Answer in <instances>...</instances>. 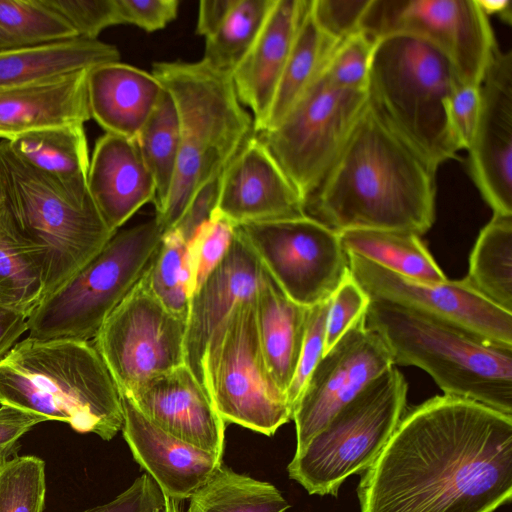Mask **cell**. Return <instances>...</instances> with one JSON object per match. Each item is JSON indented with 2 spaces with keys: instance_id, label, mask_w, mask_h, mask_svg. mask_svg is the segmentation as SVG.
<instances>
[{
  "instance_id": "cell-1",
  "label": "cell",
  "mask_w": 512,
  "mask_h": 512,
  "mask_svg": "<svg viewBox=\"0 0 512 512\" xmlns=\"http://www.w3.org/2000/svg\"><path fill=\"white\" fill-rule=\"evenodd\" d=\"M512 496V415L435 396L405 412L363 472L361 512H494Z\"/></svg>"
},
{
  "instance_id": "cell-2",
  "label": "cell",
  "mask_w": 512,
  "mask_h": 512,
  "mask_svg": "<svg viewBox=\"0 0 512 512\" xmlns=\"http://www.w3.org/2000/svg\"><path fill=\"white\" fill-rule=\"evenodd\" d=\"M436 170L367 103L342 151L306 203V214L336 232L425 234L435 221Z\"/></svg>"
},
{
  "instance_id": "cell-3",
  "label": "cell",
  "mask_w": 512,
  "mask_h": 512,
  "mask_svg": "<svg viewBox=\"0 0 512 512\" xmlns=\"http://www.w3.org/2000/svg\"><path fill=\"white\" fill-rule=\"evenodd\" d=\"M0 209L12 235L41 273L44 299L115 234L88 188L66 187L18 157L5 140L0 142Z\"/></svg>"
},
{
  "instance_id": "cell-4",
  "label": "cell",
  "mask_w": 512,
  "mask_h": 512,
  "mask_svg": "<svg viewBox=\"0 0 512 512\" xmlns=\"http://www.w3.org/2000/svg\"><path fill=\"white\" fill-rule=\"evenodd\" d=\"M0 404L105 441L123 425L118 388L91 341L28 336L17 342L0 359Z\"/></svg>"
},
{
  "instance_id": "cell-5",
  "label": "cell",
  "mask_w": 512,
  "mask_h": 512,
  "mask_svg": "<svg viewBox=\"0 0 512 512\" xmlns=\"http://www.w3.org/2000/svg\"><path fill=\"white\" fill-rule=\"evenodd\" d=\"M151 73L171 96L179 121V155L167 201L155 218L163 234L180 220L194 193L220 175L255 133L230 73L197 62L160 61Z\"/></svg>"
},
{
  "instance_id": "cell-6",
  "label": "cell",
  "mask_w": 512,
  "mask_h": 512,
  "mask_svg": "<svg viewBox=\"0 0 512 512\" xmlns=\"http://www.w3.org/2000/svg\"><path fill=\"white\" fill-rule=\"evenodd\" d=\"M365 323L387 344L395 366L419 367L444 395L512 415V347L379 299H370Z\"/></svg>"
},
{
  "instance_id": "cell-7",
  "label": "cell",
  "mask_w": 512,
  "mask_h": 512,
  "mask_svg": "<svg viewBox=\"0 0 512 512\" xmlns=\"http://www.w3.org/2000/svg\"><path fill=\"white\" fill-rule=\"evenodd\" d=\"M460 83L445 55L404 33L377 39L367 86L368 103L436 171L457 158L449 129L448 99Z\"/></svg>"
},
{
  "instance_id": "cell-8",
  "label": "cell",
  "mask_w": 512,
  "mask_h": 512,
  "mask_svg": "<svg viewBox=\"0 0 512 512\" xmlns=\"http://www.w3.org/2000/svg\"><path fill=\"white\" fill-rule=\"evenodd\" d=\"M408 385L392 366L343 406L287 467L289 478L309 494L337 496L351 475L377 458L406 408Z\"/></svg>"
},
{
  "instance_id": "cell-9",
  "label": "cell",
  "mask_w": 512,
  "mask_h": 512,
  "mask_svg": "<svg viewBox=\"0 0 512 512\" xmlns=\"http://www.w3.org/2000/svg\"><path fill=\"white\" fill-rule=\"evenodd\" d=\"M163 231L156 218L117 231L27 318L29 337L90 341L141 277Z\"/></svg>"
},
{
  "instance_id": "cell-10",
  "label": "cell",
  "mask_w": 512,
  "mask_h": 512,
  "mask_svg": "<svg viewBox=\"0 0 512 512\" xmlns=\"http://www.w3.org/2000/svg\"><path fill=\"white\" fill-rule=\"evenodd\" d=\"M204 373L214 406L225 423L272 436L292 419L293 409L262 354L254 298L241 302L213 334L204 357Z\"/></svg>"
},
{
  "instance_id": "cell-11",
  "label": "cell",
  "mask_w": 512,
  "mask_h": 512,
  "mask_svg": "<svg viewBox=\"0 0 512 512\" xmlns=\"http://www.w3.org/2000/svg\"><path fill=\"white\" fill-rule=\"evenodd\" d=\"M367 103V91L334 87L320 75L275 128L257 134L305 204L339 156Z\"/></svg>"
},
{
  "instance_id": "cell-12",
  "label": "cell",
  "mask_w": 512,
  "mask_h": 512,
  "mask_svg": "<svg viewBox=\"0 0 512 512\" xmlns=\"http://www.w3.org/2000/svg\"><path fill=\"white\" fill-rule=\"evenodd\" d=\"M235 229L282 291L302 306L330 298L349 274L339 233L307 214Z\"/></svg>"
},
{
  "instance_id": "cell-13",
  "label": "cell",
  "mask_w": 512,
  "mask_h": 512,
  "mask_svg": "<svg viewBox=\"0 0 512 512\" xmlns=\"http://www.w3.org/2000/svg\"><path fill=\"white\" fill-rule=\"evenodd\" d=\"M362 30L374 39L404 33L426 40L469 85L481 84L498 47L476 0H371Z\"/></svg>"
},
{
  "instance_id": "cell-14",
  "label": "cell",
  "mask_w": 512,
  "mask_h": 512,
  "mask_svg": "<svg viewBox=\"0 0 512 512\" xmlns=\"http://www.w3.org/2000/svg\"><path fill=\"white\" fill-rule=\"evenodd\" d=\"M187 320L150 292L142 275L108 315L93 344L118 390L128 393L145 380L184 363Z\"/></svg>"
},
{
  "instance_id": "cell-15",
  "label": "cell",
  "mask_w": 512,
  "mask_h": 512,
  "mask_svg": "<svg viewBox=\"0 0 512 512\" xmlns=\"http://www.w3.org/2000/svg\"><path fill=\"white\" fill-rule=\"evenodd\" d=\"M349 272L370 299L388 301L446 322L486 341L512 347V313L479 294L464 278L414 280L347 253Z\"/></svg>"
},
{
  "instance_id": "cell-16",
  "label": "cell",
  "mask_w": 512,
  "mask_h": 512,
  "mask_svg": "<svg viewBox=\"0 0 512 512\" xmlns=\"http://www.w3.org/2000/svg\"><path fill=\"white\" fill-rule=\"evenodd\" d=\"M392 366L381 336L365 323V314L322 356L295 406L296 451L347 403Z\"/></svg>"
},
{
  "instance_id": "cell-17",
  "label": "cell",
  "mask_w": 512,
  "mask_h": 512,
  "mask_svg": "<svg viewBox=\"0 0 512 512\" xmlns=\"http://www.w3.org/2000/svg\"><path fill=\"white\" fill-rule=\"evenodd\" d=\"M470 176L493 214L512 216V52L499 47L480 84Z\"/></svg>"
},
{
  "instance_id": "cell-18",
  "label": "cell",
  "mask_w": 512,
  "mask_h": 512,
  "mask_svg": "<svg viewBox=\"0 0 512 512\" xmlns=\"http://www.w3.org/2000/svg\"><path fill=\"white\" fill-rule=\"evenodd\" d=\"M234 226L306 215V204L257 134L221 174L214 210Z\"/></svg>"
},
{
  "instance_id": "cell-19",
  "label": "cell",
  "mask_w": 512,
  "mask_h": 512,
  "mask_svg": "<svg viewBox=\"0 0 512 512\" xmlns=\"http://www.w3.org/2000/svg\"><path fill=\"white\" fill-rule=\"evenodd\" d=\"M121 393L160 429L223 456L225 422L209 392L185 364L145 380L128 393Z\"/></svg>"
},
{
  "instance_id": "cell-20",
  "label": "cell",
  "mask_w": 512,
  "mask_h": 512,
  "mask_svg": "<svg viewBox=\"0 0 512 512\" xmlns=\"http://www.w3.org/2000/svg\"><path fill=\"white\" fill-rule=\"evenodd\" d=\"M261 269L258 257L235 229L225 257L191 297L184 363L208 392L204 357L210 339L241 302L254 298Z\"/></svg>"
},
{
  "instance_id": "cell-21",
  "label": "cell",
  "mask_w": 512,
  "mask_h": 512,
  "mask_svg": "<svg viewBox=\"0 0 512 512\" xmlns=\"http://www.w3.org/2000/svg\"><path fill=\"white\" fill-rule=\"evenodd\" d=\"M119 394L123 408L121 431L133 458L164 496L189 499L223 463L222 457L160 429L125 394Z\"/></svg>"
},
{
  "instance_id": "cell-22",
  "label": "cell",
  "mask_w": 512,
  "mask_h": 512,
  "mask_svg": "<svg viewBox=\"0 0 512 512\" xmlns=\"http://www.w3.org/2000/svg\"><path fill=\"white\" fill-rule=\"evenodd\" d=\"M308 0H274L252 46L232 72L240 103L252 112L254 132L267 117Z\"/></svg>"
},
{
  "instance_id": "cell-23",
  "label": "cell",
  "mask_w": 512,
  "mask_h": 512,
  "mask_svg": "<svg viewBox=\"0 0 512 512\" xmlns=\"http://www.w3.org/2000/svg\"><path fill=\"white\" fill-rule=\"evenodd\" d=\"M89 194L114 233L155 197V184L133 139L106 133L98 138L87 175Z\"/></svg>"
},
{
  "instance_id": "cell-24",
  "label": "cell",
  "mask_w": 512,
  "mask_h": 512,
  "mask_svg": "<svg viewBox=\"0 0 512 512\" xmlns=\"http://www.w3.org/2000/svg\"><path fill=\"white\" fill-rule=\"evenodd\" d=\"M89 69L0 92V138L11 141L31 131L84 125L91 119Z\"/></svg>"
},
{
  "instance_id": "cell-25",
  "label": "cell",
  "mask_w": 512,
  "mask_h": 512,
  "mask_svg": "<svg viewBox=\"0 0 512 512\" xmlns=\"http://www.w3.org/2000/svg\"><path fill=\"white\" fill-rule=\"evenodd\" d=\"M162 91L152 73L119 61L100 64L88 71L91 119L106 133L134 140Z\"/></svg>"
},
{
  "instance_id": "cell-26",
  "label": "cell",
  "mask_w": 512,
  "mask_h": 512,
  "mask_svg": "<svg viewBox=\"0 0 512 512\" xmlns=\"http://www.w3.org/2000/svg\"><path fill=\"white\" fill-rule=\"evenodd\" d=\"M254 304L264 360L275 383L287 396L301 353L308 307L291 300L263 266Z\"/></svg>"
},
{
  "instance_id": "cell-27",
  "label": "cell",
  "mask_w": 512,
  "mask_h": 512,
  "mask_svg": "<svg viewBox=\"0 0 512 512\" xmlns=\"http://www.w3.org/2000/svg\"><path fill=\"white\" fill-rule=\"evenodd\" d=\"M120 60L118 49L98 39L69 40L0 51V92Z\"/></svg>"
},
{
  "instance_id": "cell-28",
  "label": "cell",
  "mask_w": 512,
  "mask_h": 512,
  "mask_svg": "<svg viewBox=\"0 0 512 512\" xmlns=\"http://www.w3.org/2000/svg\"><path fill=\"white\" fill-rule=\"evenodd\" d=\"M7 142L18 157L66 187L88 188L90 157L84 125L31 131Z\"/></svg>"
},
{
  "instance_id": "cell-29",
  "label": "cell",
  "mask_w": 512,
  "mask_h": 512,
  "mask_svg": "<svg viewBox=\"0 0 512 512\" xmlns=\"http://www.w3.org/2000/svg\"><path fill=\"white\" fill-rule=\"evenodd\" d=\"M337 43L317 26L308 0L269 112L258 133L272 130L282 121L297 100L320 77Z\"/></svg>"
},
{
  "instance_id": "cell-30",
  "label": "cell",
  "mask_w": 512,
  "mask_h": 512,
  "mask_svg": "<svg viewBox=\"0 0 512 512\" xmlns=\"http://www.w3.org/2000/svg\"><path fill=\"white\" fill-rule=\"evenodd\" d=\"M338 233L347 253L397 274L426 282L448 279L420 236L414 233L379 229H349Z\"/></svg>"
},
{
  "instance_id": "cell-31",
  "label": "cell",
  "mask_w": 512,
  "mask_h": 512,
  "mask_svg": "<svg viewBox=\"0 0 512 512\" xmlns=\"http://www.w3.org/2000/svg\"><path fill=\"white\" fill-rule=\"evenodd\" d=\"M465 279L488 301L512 313V216L493 214L481 229Z\"/></svg>"
},
{
  "instance_id": "cell-32",
  "label": "cell",
  "mask_w": 512,
  "mask_h": 512,
  "mask_svg": "<svg viewBox=\"0 0 512 512\" xmlns=\"http://www.w3.org/2000/svg\"><path fill=\"white\" fill-rule=\"evenodd\" d=\"M289 503L271 483L223 465L189 498L187 512H286Z\"/></svg>"
},
{
  "instance_id": "cell-33",
  "label": "cell",
  "mask_w": 512,
  "mask_h": 512,
  "mask_svg": "<svg viewBox=\"0 0 512 512\" xmlns=\"http://www.w3.org/2000/svg\"><path fill=\"white\" fill-rule=\"evenodd\" d=\"M134 141L155 184L153 204L158 214L169 196L179 155L177 110L164 88Z\"/></svg>"
},
{
  "instance_id": "cell-34",
  "label": "cell",
  "mask_w": 512,
  "mask_h": 512,
  "mask_svg": "<svg viewBox=\"0 0 512 512\" xmlns=\"http://www.w3.org/2000/svg\"><path fill=\"white\" fill-rule=\"evenodd\" d=\"M142 278L165 308L187 320L193 295L192 276L187 242L176 230L162 235Z\"/></svg>"
},
{
  "instance_id": "cell-35",
  "label": "cell",
  "mask_w": 512,
  "mask_h": 512,
  "mask_svg": "<svg viewBox=\"0 0 512 512\" xmlns=\"http://www.w3.org/2000/svg\"><path fill=\"white\" fill-rule=\"evenodd\" d=\"M77 38L44 0H0V51Z\"/></svg>"
},
{
  "instance_id": "cell-36",
  "label": "cell",
  "mask_w": 512,
  "mask_h": 512,
  "mask_svg": "<svg viewBox=\"0 0 512 512\" xmlns=\"http://www.w3.org/2000/svg\"><path fill=\"white\" fill-rule=\"evenodd\" d=\"M273 1L237 0L218 29L205 38L202 60L232 74L255 41Z\"/></svg>"
},
{
  "instance_id": "cell-37",
  "label": "cell",
  "mask_w": 512,
  "mask_h": 512,
  "mask_svg": "<svg viewBox=\"0 0 512 512\" xmlns=\"http://www.w3.org/2000/svg\"><path fill=\"white\" fill-rule=\"evenodd\" d=\"M44 297L41 273L12 235L0 209V307L28 318Z\"/></svg>"
},
{
  "instance_id": "cell-38",
  "label": "cell",
  "mask_w": 512,
  "mask_h": 512,
  "mask_svg": "<svg viewBox=\"0 0 512 512\" xmlns=\"http://www.w3.org/2000/svg\"><path fill=\"white\" fill-rule=\"evenodd\" d=\"M45 462L34 455H16L0 462V512H43Z\"/></svg>"
},
{
  "instance_id": "cell-39",
  "label": "cell",
  "mask_w": 512,
  "mask_h": 512,
  "mask_svg": "<svg viewBox=\"0 0 512 512\" xmlns=\"http://www.w3.org/2000/svg\"><path fill=\"white\" fill-rule=\"evenodd\" d=\"M376 41L363 30L339 41L328 57L321 76L340 89L367 91Z\"/></svg>"
},
{
  "instance_id": "cell-40",
  "label": "cell",
  "mask_w": 512,
  "mask_h": 512,
  "mask_svg": "<svg viewBox=\"0 0 512 512\" xmlns=\"http://www.w3.org/2000/svg\"><path fill=\"white\" fill-rule=\"evenodd\" d=\"M234 235L235 226L214 211L187 243L193 294L225 257Z\"/></svg>"
},
{
  "instance_id": "cell-41",
  "label": "cell",
  "mask_w": 512,
  "mask_h": 512,
  "mask_svg": "<svg viewBox=\"0 0 512 512\" xmlns=\"http://www.w3.org/2000/svg\"><path fill=\"white\" fill-rule=\"evenodd\" d=\"M75 31L95 40L106 28L122 24L117 0H44Z\"/></svg>"
},
{
  "instance_id": "cell-42",
  "label": "cell",
  "mask_w": 512,
  "mask_h": 512,
  "mask_svg": "<svg viewBox=\"0 0 512 512\" xmlns=\"http://www.w3.org/2000/svg\"><path fill=\"white\" fill-rule=\"evenodd\" d=\"M331 297L308 307L301 353L294 377L287 391V399L292 409H294L310 374L324 354L326 325Z\"/></svg>"
},
{
  "instance_id": "cell-43",
  "label": "cell",
  "mask_w": 512,
  "mask_h": 512,
  "mask_svg": "<svg viewBox=\"0 0 512 512\" xmlns=\"http://www.w3.org/2000/svg\"><path fill=\"white\" fill-rule=\"evenodd\" d=\"M371 0H310L312 17L320 30L339 42L362 30Z\"/></svg>"
},
{
  "instance_id": "cell-44",
  "label": "cell",
  "mask_w": 512,
  "mask_h": 512,
  "mask_svg": "<svg viewBox=\"0 0 512 512\" xmlns=\"http://www.w3.org/2000/svg\"><path fill=\"white\" fill-rule=\"evenodd\" d=\"M369 303V296L349 272L331 297L324 353L344 335L357 319L366 313Z\"/></svg>"
},
{
  "instance_id": "cell-45",
  "label": "cell",
  "mask_w": 512,
  "mask_h": 512,
  "mask_svg": "<svg viewBox=\"0 0 512 512\" xmlns=\"http://www.w3.org/2000/svg\"><path fill=\"white\" fill-rule=\"evenodd\" d=\"M480 85L458 83L447 103L449 129L459 151L468 150L480 113Z\"/></svg>"
},
{
  "instance_id": "cell-46",
  "label": "cell",
  "mask_w": 512,
  "mask_h": 512,
  "mask_svg": "<svg viewBox=\"0 0 512 512\" xmlns=\"http://www.w3.org/2000/svg\"><path fill=\"white\" fill-rule=\"evenodd\" d=\"M122 24L147 32L165 28L178 14V0H117Z\"/></svg>"
},
{
  "instance_id": "cell-47",
  "label": "cell",
  "mask_w": 512,
  "mask_h": 512,
  "mask_svg": "<svg viewBox=\"0 0 512 512\" xmlns=\"http://www.w3.org/2000/svg\"><path fill=\"white\" fill-rule=\"evenodd\" d=\"M164 494L146 473L111 501L83 512H153L164 501Z\"/></svg>"
},
{
  "instance_id": "cell-48",
  "label": "cell",
  "mask_w": 512,
  "mask_h": 512,
  "mask_svg": "<svg viewBox=\"0 0 512 512\" xmlns=\"http://www.w3.org/2000/svg\"><path fill=\"white\" fill-rule=\"evenodd\" d=\"M221 174L206 181L194 193L180 220L173 228L187 243L198 228L211 218L217 206Z\"/></svg>"
},
{
  "instance_id": "cell-49",
  "label": "cell",
  "mask_w": 512,
  "mask_h": 512,
  "mask_svg": "<svg viewBox=\"0 0 512 512\" xmlns=\"http://www.w3.org/2000/svg\"><path fill=\"white\" fill-rule=\"evenodd\" d=\"M48 421L42 415L11 405L0 407V462L17 455L19 440L34 426Z\"/></svg>"
},
{
  "instance_id": "cell-50",
  "label": "cell",
  "mask_w": 512,
  "mask_h": 512,
  "mask_svg": "<svg viewBox=\"0 0 512 512\" xmlns=\"http://www.w3.org/2000/svg\"><path fill=\"white\" fill-rule=\"evenodd\" d=\"M237 0H202L199 3L196 32L207 38L223 23Z\"/></svg>"
},
{
  "instance_id": "cell-51",
  "label": "cell",
  "mask_w": 512,
  "mask_h": 512,
  "mask_svg": "<svg viewBox=\"0 0 512 512\" xmlns=\"http://www.w3.org/2000/svg\"><path fill=\"white\" fill-rule=\"evenodd\" d=\"M27 331V318L19 313L0 307V359Z\"/></svg>"
},
{
  "instance_id": "cell-52",
  "label": "cell",
  "mask_w": 512,
  "mask_h": 512,
  "mask_svg": "<svg viewBox=\"0 0 512 512\" xmlns=\"http://www.w3.org/2000/svg\"><path fill=\"white\" fill-rule=\"evenodd\" d=\"M481 10L488 17L497 16L502 22L510 25L512 8L510 0H476Z\"/></svg>"
},
{
  "instance_id": "cell-53",
  "label": "cell",
  "mask_w": 512,
  "mask_h": 512,
  "mask_svg": "<svg viewBox=\"0 0 512 512\" xmlns=\"http://www.w3.org/2000/svg\"><path fill=\"white\" fill-rule=\"evenodd\" d=\"M182 500L165 496L163 503L153 512H184Z\"/></svg>"
}]
</instances>
